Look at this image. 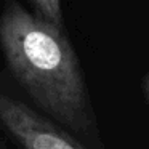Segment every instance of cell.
<instances>
[{
  "label": "cell",
  "instance_id": "6da1fadb",
  "mask_svg": "<svg viewBox=\"0 0 149 149\" xmlns=\"http://www.w3.org/2000/svg\"><path fill=\"white\" fill-rule=\"evenodd\" d=\"M0 47L37 112L90 149H103L80 63L63 29L7 0L0 15Z\"/></svg>",
  "mask_w": 149,
  "mask_h": 149
},
{
  "label": "cell",
  "instance_id": "7a4b0ae2",
  "mask_svg": "<svg viewBox=\"0 0 149 149\" xmlns=\"http://www.w3.org/2000/svg\"><path fill=\"white\" fill-rule=\"evenodd\" d=\"M0 128L21 149H90L32 106L2 90Z\"/></svg>",
  "mask_w": 149,
  "mask_h": 149
},
{
  "label": "cell",
  "instance_id": "3957f363",
  "mask_svg": "<svg viewBox=\"0 0 149 149\" xmlns=\"http://www.w3.org/2000/svg\"><path fill=\"white\" fill-rule=\"evenodd\" d=\"M37 10L39 18L53 24L58 29H63V15L59 0H31Z\"/></svg>",
  "mask_w": 149,
  "mask_h": 149
},
{
  "label": "cell",
  "instance_id": "277c9868",
  "mask_svg": "<svg viewBox=\"0 0 149 149\" xmlns=\"http://www.w3.org/2000/svg\"><path fill=\"white\" fill-rule=\"evenodd\" d=\"M143 95H144V100L149 106V72L146 74V77L143 79Z\"/></svg>",
  "mask_w": 149,
  "mask_h": 149
},
{
  "label": "cell",
  "instance_id": "5b68a950",
  "mask_svg": "<svg viewBox=\"0 0 149 149\" xmlns=\"http://www.w3.org/2000/svg\"><path fill=\"white\" fill-rule=\"evenodd\" d=\"M0 149H5V148H2V146H0Z\"/></svg>",
  "mask_w": 149,
  "mask_h": 149
}]
</instances>
